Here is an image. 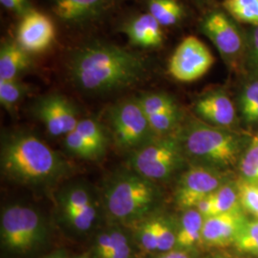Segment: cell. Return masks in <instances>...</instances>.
Instances as JSON below:
<instances>
[{"label":"cell","instance_id":"cb8c5ba5","mask_svg":"<svg viewBox=\"0 0 258 258\" xmlns=\"http://www.w3.org/2000/svg\"><path fill=\"white\" fill-rule=\"evenodd\" d=\"M221 7L240 24L258 26V0H223Z\"/></svg>","mask_w":258,"mask_h":258},{"label":"cell","instance_id":"9a60e30c","mask_svg":"<svg viewBox=\"0 0 258 258\" xmlns=\"http://www.w3.org/2000/svg\"><path fill=\"white\" fill-rule=\"evenodd\" d=\"M120 0H50V8L63 24L82 27L105 17Z\"/></svg>","mask_w":258,"mask_h":258},{"label":"cell","instance_id":"ffe728a7","mask_svg":"<svg viewBox=\"0 0 258 258\" xmlns=\"http://www.w3.org/2000/svg\"><path fill=\"white\" fill-rule=\"evenodd\" d=\"M235 97L240 122L248 128L258 126V78L241 74Z\"/></svg>","mask_w":258,"mask_h":258},{"label":"cell","instance_id":"d590c367","mask_svg":"<svg viewBox=\"0 0 258 258\" xmlns=\"http://www.w3.org/2000/svg\"><path fill=\"white\" fill-rule=\"evenodd\" d=\"M152 258H196V255L185 250L174 249L166 252L156 253V255Z\"/></svg>","mask_w":258,"mask_h":258},{"label":"cell","instance_id":"8992f818","mask_svg":"<svg viewBox=\"0 0 258 258\" xmlns=\"http://www.w3.org/2000/svg\"><path fill=\"white\" fill-rule=\"evenodd\" d=\"M199 30L216 47L229 70L242 74L247 49V33L242 24L222 7H215L206 11Z\"/></svg>","mask_w":258,"mask_h":258},{"label":"cell","instance_id":"ba28073f","mask_svg":"<svg viewBox=\"0 0 258 258\" xmlns=\"http://www.w3.org/2000/svg\"><path fill=\"white\" fill-rule=\"evenodd\" d=\"M107 119L115 144L121 150L133 152L157 137L136 98L112 105Z\"/></svg>","mask_w":258,"mask_h":258},{"label":"cell","instance_id":"ab89813d","mask_svg":"<svg viewBox=\"0 0 258 258\" xmlns=\"http://www.w3.org/2000/svg\"><path fill=\"white\" fill-rule=\"evenodd\" d=\"M75 258H91L89 255H86V254H83V255H79V256H77V257Z\"/></svg>","mask_w":258,"mask_h":258},{"label":"cell","instance_id":"3957f363","mask_svg":"<svg viewBox=\"0 0 258 258\" xmlns=\"http://www.w3.org/2000/svg\"><path fill=\"white\" fill-rule=\"evenodd\" d=\"M186 159L194 165L224 171L237 167L250 142V136L238 129L211 125L197 117L184 118L175 133Z\"/></svg>","mask_w":258,"mask_h":258},{"label":"cell","instance_id":"7a4b0ae2","mask_svg":"<svg viewBox=\"0 0 258 258\" xmlns=\"http://www.w3.org/2000/svg\"><path fill=\"white\" fill-rule=\"evenodd\" d=\"M1 171L11 181L25 185L58 182L71 166L55 150L32 133L12 132L2 139Z\"/></svg>","mask_w":258,"mask_h":258},{"label":"cell","instance_id":"8fae6325","mask_svg":"<svg viewBox=\"0 0 258 258\" xmlns=\"http://www.w3.org/2000/svg\"><path fill=\"white\" fill-rule=\"evenodd\" d=\"M58 210L65 225L76 233H87L99 218V209L92 194L83 184H72L58 197Z\"/></svg>","mask_w":258,"mask_h":258},{"label":"cell","instance_id":"d6986e66","mask_svg":"<svg viewBox=\"0 0 258 258\" xmlns=\"http://www.w3.org/2000/svg\"><path fill=\"white\" fill-rule=\"evenodd\" d=\"M33 55L16 39H5L0 46V80H18L33 67Z\"/></svg>","mask_w":258,"mask_h":258},{"label":"cell","instance_id":"8d00e7d4","mask_svg":"<svg viewBox=\"0 0 258 258\" xmlns=\"http://www.w3.org/2000/svg\"><path fill=\"white\" fill-rule=\"evenodd\" d=\"M204 258H249L245 256V255H242L238 252H229V251H226L225 249H217V250H214L211 252L210 254H208L207 256H205Z\"/></svg>","mask_w":258,"mask_h":258},{"label":"cell","instance_id":"6da1fadb","mask_svg":"<svg viewBox=\"0 0 258 258\" xmlns=\"http://www.w3.org/2000/svg\"><path fill=\"white\" fill-rule=\"evenodd\" d=\"M147 56L106 41L94 40L70 54L67 71L80 90L104 95L133 87L149 74Z\"/></svg>","mask_w":258,"mask_h":258},{"label":"cell","instance_id":"2e32d148","mask_svg":"<svg viewBox=\"0 0 258 258\" xmlns=\"http://www.w3.org/2000/svg\"><path fill=\"white\" fill-rule=\"evenodd\" d=\"M247 218V213L243 210L206 218L202 231L203 248L217 250L232 247L243 223Z\"/></svg>","mask_w":258,"mask_h":258},{"label":"cell","instance_id":"44dd1931","mask_svg":"<svg viewBox=\"0 0 258 258\" xmlns=\"http://www.w3.org/2000/svg\"><path fill=\"white\" fill-rule=\"evenodd\" d=\"M147 7L162 27L175 26L186 17L184 6L179 0H148Z\"/></svg>","mask_w":258,"mask_h":258},{"label":"cell","instance_id":"30bf717a","mask_svg":"<svg viewBox=\"0 0 258 258\" xmlns=\"http://www.w3.org/2000/svg\"><path fill=\"white\" fill-rule=\"evenodd\" d=\"M214 62V55L203 41L188 36L176 47L169 57L167 70L176 81L192 83L203 78Z\"/></svg>","mask_w":258,"mask_h":258},{"label":"cell","instance_id":"836d02e7","mask_svg":"<svg viewBox=\"0 0 258 258\" xmlns=\"http://www.w3.org/2000/svg\"><path fill=\"white\" fill-rule=\"evenodd\" d=\"M0 3L2 7L18 16L19 19L33 10L31 0H0Z\"/></svg>","mask_w":258,"mask_h":258},{"label":"cell","instance_id":"e0dca14e","mask_svg":"<svg viewBox=\"0 0 258 258\" xmlns=\"http://www.w3.org/2000/svg\"><path fill=\"white\" fill-rule=\"evenodd\" d=\"M120 31L125 34L133 46L159 49L164 44L163 27L149 13L129 19Z\"/></svg>","mask_w":258,"mask_h":258},{"label":"cell","instance_id":"d4e9b609","mask_svg":"<svg viewBox=\"0 0 258 258\" xmlns=\"http://www.w3.org/2000/svg\"><path fill=\"white\" fill-rule=\"evenodd\" d=\"M29 92V86L19 81V79L10 81L0 80V103L11 115L15 114L18 105Z\"/></svg>","mask_w":258,"mask_h":258},{"label":"cell","instance_id":"4dcf8cb0","mask_svg":"<svg viewBox=\"0 0 258 258\" xmlns=\"http://www.w3.org/2000/svg\"><path fill=\"white\" fill-rule=\"evenodd\" d=\"M63 144L65 148L75 156L86 160H97L101 158L97 151L81 136L76 129L64 136Z\"/></svg>","mask_w":258,"mask_h":258},{"label":"cell","instance_id":"f546056e","mask_svg":"<svg viewBox=\"0 0 258 258\" xmlns=\"http://www.w3.org/2000/svg\"><path fill=\"white\" fill-rule=\"evenodd\" d=\"M246 33L247 49L242 74L258 78V26L246 28Z\"/></svg>","mask_w":258,"mask_h":258},{"label":"cell","instance_id":"ac0fdd59","mask_svg":"<svg viewBox=\"0 0 258 258\" xmlns=\"http://www.w3.org/2000/svg\"><path fill=\"white\" fill-rule=\"evenodd\" d=\"M205 218L196 208L183 211L177 219L176 248L197 255L202 245V231Z\"/></svg>","mask_w":258,"mask_h":258},{"label":"cell","instance_id":"52a82bcc","mask_svg":"<svg viewBox=\"0 0 258 258\" xmlns=\"http://www.w3.org/2000/svg\"><path fill=\"white\" fill-rule=\"evenodd\" d=\"M185 159L179 140L172 134L156 137L131 152L129 166L132 170L156 183L174 175Z\"/></svg>","mask_w":258,"mask_h":258},{"label":"cell","instance_id":"5b68a950","mask_svg":"<svg viewBox=\"0 0 258 258\" xmlns=\"http://www.w3.org/2000/svg\"><path fill=\"white\" fill-rule=\"evenodd\" d=\"M47 225L35 209L15 204L1 213L0 239L2 248L10 253L26 255L46 242Z\"/></svg>","mask_w":258,"mask_h":258},{"label":"cell","instance_id":"277c9868","mask_svg":"<svg viewBox=\"0 0 258 258\" xmlns=\"http://www.w3.org/2000/svg\"><path fill=\"white\" fill-rule=\"evenodd\" d=\"M103 201L110 220L135 225L158 212L162 191L155 182L131 169L113 176L104 190Z\"/></svg>","mask_w":258,"mask_h":258},{"label":"cell","instance_id":"74e56055","mask_svg":"<svg viewBox=\"0 0 258 258\" xmlns=\"http://www.w3.org/2000/svg\"><path fill=\"white\" fill-rule=\"evenodd\" d=\"M43 258H68V256H67L64 250L60 249V250H55L54 252H52L51 254H49V255H47V256Z\"/></svg>","mask_w":258,"mask_h":258},{"label":"cell","instance_id":"83f0119b","mask_svg":"<svg viewBox=\"0 0 258 258\" xmlns=\"http://www.w3.org/2000/svg\"><path fill=\"white\" fill-rule=\"evenodd\" d=\"M136 100L147 116L181 108L175 99L165 92L145 93L140 95Z\"/></svg>","mask_w":258,"mask_h":258},{"label":"cell","instance_id":"9c48e42d","mask_svg":"<svg viewBox=\"0 0 258 258\" xmlns=\"http://www.w3.org/2000/svg\"><path fill=\"white\" fill-rule=\"evenodd\" d=\"M232 178L230 171L192 165L181 175L175 189V202L182 211L192 209Z\"/></svg>","mask_w":258,"mask_h":258},{"label":"cell","instance_id":"e575fe53","mask_svg":"<svg viewBox=\"0 0 258 258\" xmlns=\"http://www.w3.org/2000/svg\"><path fill=\"white\" fill-rule=\"evenodd\" d=\"M213 194L206 196L195 207L202 214L205 219L213 216V213H214V194Z\"/></svg>","mask_w":258,"mask_h":258},{"label":"cell","instance_id":"5bb4252c","mask_svg":"<svg viewBox=\"0 0 258 258\" xmlns=\"http://www.w3.org/2000/svg\"><path fill=\"white\" fill-rule=\"evenodd\" d=\"M16 40L31 55L46 52L55 42V24L46 14L33 9L20 19Z\"/></svg>","mask_w":258,"mask_h":258},{"label":"cell","instance_id":"f1b7e54d","mask_svg":"<svg viewBox=\"0 0 258 258\" xmlns=\"http://www.w3.org/2000/svg\"><path fill=\"white\" fill-rule=\"evenodd\" d=\"M239 178L258 184V131L251 137L237 166Z\"/></svg>","mask_w":258,"mask_h":258},{"label":"cell","instance_id":"7402d4cb","mask_svg":"<svg viewBox=\"0 0 258 258\" xmlns=\"http://www.w3.org/2000/svg\"><path fill=\"white\" fill-rule=\"evenodd\" d=\"M161 213H154L135 224L134 240L140 249L148 253H158Z\"/></svg>","mask_w":258,"mask_h":258},{"label":"cell","instance_id":"f35d334b","mask_svg":"<svg viewBox=\"0 0 258 258\" xmlns=\"http://www.w3.org/2000/svg\"><path fill=\"white\" fill-rule=\"evenodd\" d=\"M194 2L197 4V5H199V6H204V5H206V4H208L211 0H194Z\"/></svg>","mask_w":258,"mask_h":258},{"label":"cell","instance_id":"4fadbf2b","mask_svg":"<svg viewBox=\"0 0 258 258\" xmlns=\"http://www.w3.org/2000/svg\"><path fill=\"white\" fill-rule=\"evenodd\" d=\"M32 111L50 135L66 136L73 131L79 120V112L73 102L61 94H48L38 98Z\"/></svg>","mask_w":258,"mask_h":258},{"label":"cell","instance_id":"484cf974","mask_svg":"<svg viewBox=\"0 0 258 258\" xmlns=\"http://www.w3.org/2000/svg\"><path fill=\"white\" fill-rule=\"evenodd\" d=\"M214 213H221L242 210L240 205L236 179L231 178L214 192Z\"/></svg>","mask_w":258,"mask_h":258},{"label":"cell","instance_id":"1f68e13d","mask_svg":"<svg viewBox=\"0 0 258 258\" xmlns=\"http://www.w3.org/2000/svg\"><path fill=\"white\" fill-rule=\"evenodd\" d=\"M236 184L242 210L258 218V184H251L241 178L236 179Z\"/></svg>","mask_w":258,"mask_h":258},{"label":"cell","instance_id":"4316f807","mask_svg":"<svg viewBox=\"0 0 258 258\" xmlns=\"http://www.w3.org/2000/svg\"><path fill=\"white\" fill-rule=\"evenodd\" d=\"M75 129L97 151L100 157L105 154L107 138L104 129L98 120L91 118L82 119L78 122Z\"/></svg>","mask_w":258,"mask_h":258},{"label":"cell","instance_id":"7c38bea8","mask_svg":"<svg viewBox=\"0 0 258 258\" xmlns=\"http://www.w3.org/2000/svg\"><path fill=\"white\" fill-rule=\"evenodd\" d=\"M192 110L198 119L217 127L237 129L241 123L235 101L221 86L198 95L194 99Z\"/></svg>","mask_w":258,"mask_h":258},{"label":"cell","instance_id":"603a6c76","mask_svg":"<svg viewBox=\"0 0 258 258\" xmlns=\"http://www.w3.org/2000/svg\"><path fill=\"white\" fill-rule=\"evenodd\" d=\"M232 248L242 255L258 258V218H247L232 244Z\"/></svg>","mask_w":258,"mask_h":258},{"label":"cell","instance_id":"d6a6232c","mask_svg":"<svg viewBox=\"0 0 258 258\" xmlns=\"http://www.w3.org/2000/svg\"><path fill=\"white\" fill-rule=\"evenodd\" d=\"M108 258H134L131 237L120 226L114 225V244Z\"/></svg>","mask_w":258,"mask_h":258}]
</instances>
